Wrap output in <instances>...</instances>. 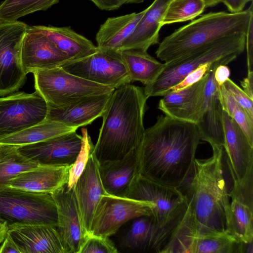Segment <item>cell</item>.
<instances>
[{
	"label": "cell",
	"instance_id": "obj_1",
	"mask_svg": "<svg viewBox=\"0 0 253 253\" xmlns=\"http://www.w3.org/2000/svg\"><path fill=\"white\" fill-rule=\"evenodd\" d=\"M200 140L196 124L158 116L155 124L145 129L136 149L138 174L180 189L191 175Z\"/></svg>",
	"mask_w": 253,
	"mask_h": 253
},
{
	"label": "cell",
	"instance_id": "obj_2",
	"mask_svg": "<svg viewBox=\"0 0 253 253\" xmlns=\"http://www.w3.org/2000/svg\"><path fill=\"white\" fill-rule=\"evenodd\" d=\"M212 149L211 157L195 158L191 175L182 186L194 236L228 232L230 201L224 175V148Z\"/></svg>",
	"mask_w": 253,
	"mask_h": 253
},
{
	"label": "cell",
	"instance_id": "obj_3",
	"mask_svg": "<svg viewBox=\"0 0 253 253\" xmlns=\"http://www.w3.org/2000/svg\"><path fill=\"white\" fill-rule=\"evenodd\" d=\"M148 97L144 88L130 84L115 89L102 116L92 153L98 163L120 160L137 149L145 128Z\"/></svg>",
	"mask_w": 253,
	"mask_h": 253
},
{
	"label": "cell",
	"instance_id": "obj_4",
	"mask_svg": "<svg viewBox=\"0 0 253 253\" xmlns=\"http://www.w3.org/2000/svg\"><path fill=\"white\" fill-rule=\"evenodd\" d=\"M253 18V0L239 12H211L176 30L159 43L157 57L169 63L223 39L247 34Z\"/></svg>",
	"mask_w": 253,
	"mask_h": 253
},
{
	"label": "cell",
	"instance_id": "obj_5",
	"mask_svg": "<svg viewBox=\"0 0 253 253\" xmlns=\"http://www.w3.org/2000/svg\"><path fill=\"white\" fill-rule=\"evenodd\" d=\"M245 42V34L235 35L165 63V67L156 80L144 87L146 95L148 98L164 96L202 64L227 58L234 60L244 51Z\"/></svg>",
	"mask_w": 253,
	"mask_h": 253
},
{
	"label": "cell",
	"instance_id": "obj_6",
	"mask_svg": "<svg viewBox=\"0 0 253 253\" xmlns=\"http://www.w3.org/2000/svg\"><path fill=\"white\" fill-rule=\"evenodd\" d=\"M34 87L47 103L55 107H64L89 97L112 93L115 88L74 75L61 67L33 73Z\"/></svg>",
	"mask_w": 253,
	"mask_h": 253
},
{
	"label": "cell",
	"instance_id": "obj_7",
	"mask_svg": "<svg viewBox=\"0 0 253 253\" xmlns=\"http://www.w3.org/2000/svg\"><path fill=\"white\" fill-rule=\"evenodd\" d=\"M0 220L8 226L14 223L58 225L57 208L50 194L8 187L0 188Z\"/></svg>",
	"mask_w": 253,
	"mask_h": 253
},
{
	"label": "cell",
	"instance_id": "obj_8",
	"mask_svg": "<svg viewBox=\"0 0 253 253\" xmlns=\"http://www.w3.org/2000/svg\"><path fill=\"white\" fill-rule=\"evenodd\" d=\"M125 197L153 203L151 215L160 229L179 221L187 209L185 197L180 189L160 184L139 174Z\"/></svg>",
	"mask_w": 253,
	"mask_h": 253
},
{
	"label": "cell",
	"instance_id": "obj_9",
	"mask_svg": "<svg viewBox=\"0 0 253 253\" xmlns=\"http://www.w3.org/2000/svg\"><path fill=\"white\" fill-rule=\"evenodd\" d=\"M28 26L18 20H0V97L18 91L26 82L21 47Z\"/></svg>",
	"mask_w": 253,
	"mask_h": 253
},
{
	"label": "cell",
	"instance_id": "obj_10",
	"mask_svg": "<svg viewBox=\"0 0 253 253\" xmlns=\"http://www.w3.org/2000/svg\"><path fill=\"white\" fill-rule=\"evenodd\" d=\"M153 208L150 202L104 195L94 211L88 235L109 238L129 220L151 215Z\"/></svg>",
	"mask_w": 253,
	"mask_h": 253
},
{
	"label": "cell",
	"instance_id": "obj_11",
	"mask_svg": "<svg viewBox=\"0 0 253 253\" xmlns=\"http://www.w3.org/2000/svg\"><path fill=\"white\" fill-rule=\"evenodd\" d=\"M47 110V103L36 91L0 97V138L44 121Z\"/></svg>",
	"mask_w": 253,
	"mask_h": 253
},
{
	"label": "cell",
	"instance_id": "obj_12",
	"mask_svg": "<svg viewBox=\"0 0 253 253\" xmlns=\"http://www.w3.org/2000/svg\"><path fill=\"white\" fill-rule=\"evenodd\" d=\"M61 67L71 74L115 89L131 82L121 51L98 48L94 54Z\"/></svg>",
	"mask_w": 253,
	"mask_h": 253
},
{
	"label": "cell",
	"instance_id": "obj_13",
	"mask_svg": "<svg viewBox=\"0 0 253 253\" xmlns=\"http://www.w3.org/2000/svg\"><path fill=\"white\" fill-rule=\"evenodd\" d=\"M83 141V136L74 131L37 143L17 146V150L38 165L72 166Z\"/></svg>",
	"mask_w": 253,
	"mask_h": 253
},
{
	"label": "cell",
	"instance_id": "obj_14",
	"mask_svg": "<svg viewBox=\"0 0 253 253\" xmlns=\"http://www.w3.org/2000/svg\"><path fill=\"white\" fill-rule=\"evenodd\" d=\"M233 60L230 58L216 60L211 64L208 70L202 114L196 125L200 139L208 142L211 148L224 147V145L223 109L219 98L218 85L214 79V73L218 65H226Z\"/></svg>",
	"mask_w": 253,
	"mask_h": 253
},
{
	"label": "cell",
	"instance_id": "obj_15",
	"mask_svg": "<svg viewBox=\"0 0 253 253\" xmlns=\"http://www.w3.org/2000/svg\"><path fill=\"white\" fill-rule=\"evenodd\" d=\"M56 204L57 230L67 253H78L88 234L83 226L74 187L67 184L50 194Z\"/></svg>",
	"mask_w": 253,
	"mask_h": 253
},
{
	"label": "cell",
	"instance_id": "obj_16",
	"mask_svg": "<svg viewBox=\"0 0 253 253\" xmlns=\"http://www.w3.org/2000/svg\"><path fill=\"white\" fill-rule=\"evenodd\" d=\"M224 156L233 181L253 173V146L238 124L223 110Z\"/></svg>",
	"mask_w": 253,
	"mask_h": 253
},
{
	"label": "cell",
	"instance_id": "obj_17",
	"mask_svg": "<svg viewBox=\"0 0 253 253\" xmlns=\"http://www.w3.org/2000/svg\"><path fill=\"white\" fill-rule=\"evenodd\" d=\"M21 61L27 74L61 67L71 60L45 36L28 26L22 41Z\"/></svg>",
	"mask_w": 253,
	"mask_h": 253
},
{
	"label": "cell",
	"instance_id": "obj_18",
	"mask_svg": "<svg viewBox=\"0 0 253 253\" xmlns=\"http://www.w3.org/2000/svg\"><path fill=\"white\" fill-rule=\"evenodd\" d=\"M253 175L241 182L233 181L229 192L231 200L228 232L245 243L253 241Z\"/></svg>",
	"mask_w": 253,
	"mask_h": 253
},
{
	"label": "cell",
	"instance_id": "obj_19",
	"mask_svg": "<svg viewBox=\"0 0 253 253\" xmlns=\"http://www.w3.org/2000/svg\"><path fill=\"white\" fill-rule=\"evenodd\" d=\"M8 231L21 253H67L55 226L14 223L8 226Z\"/></svg>",
	"mask_w": 253,
	"mask_h": 253
},
{
	"label": "cell",
	"instance_id": "obj_20",
	"mask_svg": "<svg viewBox=\"0 0 253 253\" xmlns=\"http://www.w3.org/2000/svg\"><path fill=\"white\" fill-rule=\"evenodd\" d=\"M208 71L196 83L181 90L169 92L160 100L158 109L166 115L197 124L202 114Z\"/></svg>",
	"mask_w": 253,
	"mask_h": 253
},
{
	"label": "cell",
	"instance_id": "obj_21",
	"mask_svg": "<svg viewBox=\"0 0 253 253\" xmlns=\"http://www.w3.org/2000/svg\"><path fill=\"white\" fill-rule=\"evenodd\" d=\"M74 192L84 229L89 234L91 220L102 196L108 194L101 180L99 163L92 152L74 187Z\"/></svg>",
	"mask_w": 253,
	"mask_h": 253
},
{
	"label": "cell",
	"instance_id": "obj_22",
	"mask_svg": "<svg viewBox=\"0 0 253 253\" xmlns=\"http://www.w3.org/2000/svg\"><path fill=\"white\" fill-rule=\"evenodd\" d=\"M71 167L39 165L9 179L5 187L51 194L67 183Z\"/></svg>",
	"mask_w": 253,
	"mask_h": 253
},
{
	"label": "cell",
	"instance_id": "obj_23",
	"mask_svg": "<svg viewBox=\"0 0 253 253\" xmlns=\"http://www.w3.org/2000/svg\"><path fill=\"white\" fill-rule=\"evenodd\" d=\"M112 93L89 97L64 107H55L48 104L46 120L58 122L77 128L90 124L102 116Z\"/></svg>",
	"mask_w": 253,
	"mask_h": 253
},
{
	"label": "cell",
	"instance_id": "obj_24",
	"mask_svg": "<svg viewBox=\"0 0 253 253\" xmlns=\"http://www.w3.org/2000/svg\"><path fill=\"white\" fill-rule=\"evenodd\" d=\"M99 171L108 194L125 197L133 179L138 174L136 149L121 159L99 163Z\"/></svg>",
	"mask_w": 253,
	"mask_h": 253
},
{
	"label": "cell",
	"instance_id": "obj_25",
	"mask_svg": "<svg viewBox=\"0 0 253 253\" xmlns=\"http://www.w3.org/2000/svg\"><path fill=\"white\" fill-rule=\"evenodd\" d=\"M171 0H154L147 8L132 34L122 45L121 51L136 49L147 51L159 43V31L167 6Z\"/></svg>",
	"mask_w": 253,
	"mask_h": 253
},
{
	"label": "cell",
	"instance_id": "obj_26",
	"mask_svg": "<svg viewBox=\"0 0 253 253\" xmlns=\"http://www.w3.org/2000/svg\"><path fill=\"white\" fill-rule=\"evenodd\" d=\"M43 34L71 60V62L86 58L97 51L98 47L90 40L78 34L69 27L33 26Z\"/></svg>",
	"mask_w": 253,
	"mask_h": 253
},
{
	"label": "cell",
	"instance_id": "obj_27",
	"mask_svg": "<svg viewBox=\"0 0 253 253\" xmlns=\"http://www.w3.org/2000/svg\"><path fill=\"white\" fill-rule=\"evenodd\" d=\"M146 9L120 16L108 18L100 27L95 37L102 50L121 51L124 42L132 34Z\"/></svg>",
	"mask_w": 253,
	"mask_h": 253
},
{
	"label": "cell",
	"instance_id": "obj_28",
	"mask_svg": "<svg viewBox=\"0 0 253 253\" xmlns=\"http://www.w3.org/2000/svg\"><path fill=\"white\" fill-rule=\"evenodd\" d=\"M127 223L128 226L120 237L119 247L126 252L153 253L159 228L152 215L136 217Z\"/></svg>",
	"mask_w": 253,
	"mask_h": 253
},
{
	"label": "cell",
	"instance_id": "obj_29",
	"mask_svg": "<svg viewBox=\"0 0 253 253\" xmlns=\"http://www.w3.org/2000/svg\"><path fill=\"white\" fill-rule=\"evenodd\" d=\"M131 82L138 81L145 85L156 80L165 67L146 51L130 49L121 51Z\"/></svg>",
	"mask_w": 253,
	"mask_h": 253
},
{
	"label": "cell",
	"instance_id": "obj_30",
	"mask_svg": "<svg viewBox=\"0 0 253 253\" xmlns=\"http://www.w3.org/2000/svg\"><path fill=\"white\" fill-rule=\"evenodd\" d=\"M77 129L58 122L45 120L19 132L0 138V144L25 145L76 131Z\"/></svg>",
	"mask_w": 253,
	"mask_h": 253
},
{
	"label": "cell",
	"instance_id": "obj_31",
	"mask_svg": "<svg viewBox=\"0 0 253 253\" xmlns=\"http://www.w3.org/2000/svg\"><path fill=\"white\" fill-rule=\"evenodd\" d=\"M241 242L228 232L210 236H190L186 253H241Z\"/></svg>",
	"mask_w": 253,
	"mask_h": 253
},
{
	"label": "cell",
	"instance_id": "obj_32",
	"mask_svg": "<svg viewBox=\"0 0 253 253\" xmlns=\"http://www.w3.org/2000/svg\"><path fill=\"white\" fill-rule=\"evenodd\" d=\"M38 165L19 153L17 146L0 144V188L5 187L8 181L19 173Z\"/></svg>",
	"mask_w": 253,
	"mask_h": 253
},
{
	"label": "cell",
	"instance_id": "obj_33",
	"mask_svg": "<svg viewBox=\"0 0 253 253\" xmlns=\"http://www.w3.org/2000/svg\"><path fill=\"white\" fill-rule=\"evenodd\" d=\"M60 0H4L0 4V20L13 21L39 11H44Z\"/></svg>",
	"mask_w": 253,
	"mask_h": 253
},
{
	"label": "cell",
	"instance_id": "obj_34",
	"mask_svg": "<svg viewBox=\"0 0 253 253\" xmlns=\"http://www.w3.org/2000/svg\"><path fill=\"white\" fill-rule=\"evenodd\" d=\"M206 8L203 0H171L162 19V26L193 20Z\"/></svg>",
	"mask_w": 253,
	"mask_h": 253
},
{
	"label": "cell",
	"instance_id": "obj_35",
	"mask_svg": "<svg viewBox=\"0 0 253 253\" xmlns=\"http://www.w3.org/2000/svg\"><path fill=\"white\" fill-rule=\"evenodd\" d=\"M218 95L223 110L238 124L253 146V124L250 121L244 110L225 90L222 85H218Z\"/></svg>",
	"mask_w": 253,
	"mask_h": 253
},
{
	"label": "cell",
	"instance_id": "obj_36",
	"mask_svg": "<svg viewBox=\"0 0 253 253\" xmlns=\"http://www.w3.org/2000/svg\"><path fill=\"white\" fill-rule=\"evenodd\" d=\"M84 141L81 151L74 163L71 167L67 183L70 189L74 187L77 180L83 172L87 163L93 146L88 136L86 130L83 132Z\"/></svg>",
	"mask_w": 253,
	"mask_h": 253
},
{
	"label": "cell",
	"instance_id": "obj_37",
	"mask_svg": "<svg viewBox=\"0 0 253 253\" xmlns=\"http://www.w3.org/2000/svg\"><path fill=\"white\" fill-rule=\"evenodd\" d=\"M118 253L119 251L109 238L88 235L78 253Z\"/></svg>",
	"mask_w": 253,
	"mask_h": 253
},
{
	"label": "cell",
	"instance_id": "obj_38",
	"mask_svg": "<svg viewBox=\"0 0 253 253\" xmlns=\"http://www.w3.org/2000/svg\"><path fill=\"white\" fill-rule=\"evenodd\" d=\"M225 90L243 108L253 124V100L230 78L222 84Z\"/></svg>",
	"mask_w": 253,
	"mask_h": 253
},
{
	"label": "cell",
	"instance_id": "obj_39",
	"mask_svg": "<svg viewBox=\"0 0 253 253\" xmlns=\"http://www.w3.org/2000/svg\"><path fill=\"white\" fill-rule=\"evenodd\" d=\"M212 63L209 62L200 65L188 74L180 83L171 88L168 92L181 90L199 82L207 73Z\"/></svg>",
	"mask_w": 253,
	"mask_h": 253
},
{
	"label": "cell",
	"instance_id": "obj_40",
	"mask_svg": "<svg viewBox=\"0 0 253 253\" xmlns=\"http://www.w3.org/2000/svg\"><path fill=\"white\" fill-rule=\"evenodd\" d=\"M248 72H253V18L251 19L246 35Z\"/></svg>",
	"mask_w": 253,
	"mask_h": 253
},
{
	"label": "cell",
	"instance_id": "obj_41",
	"mask_svg": "<svg viewBox=\"0 0 253 253\" xmlns=\"http://www.w3.org/2000/svg\"><path fill=\"white\" fill-rule=\"evenodd\" d=\"M0 253H21L18 245L8 231L0 245Z\"/></svg>",
	"mask_w": 253,
	"mask_h": 253
},
{
	"label": "cell",
	"instance_id": "obj_42",
	"mask_svg": "<svg viewBox=\"0 0 253 253\" xmlns=\"http://www.w3.org/2000/svg\"><path fill=\"white\" fill-rule=\"evenodd\" d=\"M99 9L110 11L117 9L125 4L126 0H90Z\"/></svg>",
	"mask_w": 253,
	"mask_h": 253
},
{
	"label": "cell",
	"instance_id": "obj_43",
	"mask_svg": "<svg viewBox=\"0 0 253 253\" xmlns=\"http://www.w3.org/2000/svg\"><path fill=\"white\" fill-rule=\"evenodd\" d=\"M230 70L225 65H219L215 69L214 73V79L219 85H222L229 78Z\"/></svg>",
	"mask_w": 253,
	"mask_h": 253
},
{
	"label": "cell",
	"instance_id": "obj_44",
	"mask_svg": "<svg viewBox=\"0 0 253 253\" xmlns=\"http://www.w3.org/2000/svg\"><path fill=\"white\" fill-rule=\"evenodd\" d=\"M230 12H239L243 10L248 2L253 0H220Z\"/></svg>",
	"mask_w": 253,
	"mask_h": 253
},
{
	"label": "cell",
	"instance_id": "obj_45",
	"mask_svg": "<svg viewBox=\"0 0 253 253\" xmlns=\"http://www.w3.org/2000/svg\"><path fill=\"white\" fill-rule=\"evenodd\" d=\"M245 92L253 100V72H248V75L240 82Z\"/></svg>",
	"mask_w": 253,
	"mask_h": 253
},
{
	"label": "cell",
	"instance_id": "obj_46",
	"mask_svg": "<svg viewBox=\"0 0 253 253\" xmlns=\"http://www.w3.org/2000/svg\"><path fill=\"white\" fill-rule=\"evenodd\" d=\"M8 231V225L6 222L0 220V245Z\"/></svg>",
	"mask_w": 253,
	"mask_h": 253
},
{
	"label": "cell",
	"instance_id": "obj_47",
	"mask_svg": "<svg viewBox=\"0 0 253 253\" xmlns=\"http://www.w3.org/2000/svg\"><path fill=\"white\" fill-rule=\"evenodd\" d=\"M206 5V8L208 7H212L216 5L220 2V0H203Z\"/></svg>",
	"mask_w": 253,
	"mask_h": 253
},
{
	"label": "cell",
	"instance_id": "obj_48",
	"mask_svg": "<svg viewBox=\"0 0 253 253\" xmlns=\"http://www.w3.org/2000/svg\"><path fill=\"white\" fill-rule=\"evenodd\" d=\"M144 0H126V3H140L143 2Z\"/></svg>",
	"mask_w": 253,
	"mask_h": 253
}]
</instances>
